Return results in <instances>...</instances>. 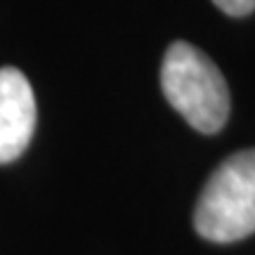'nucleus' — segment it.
I'll return each mask as SVG.
<instances>
[{
	"mask_svg": "<svg viewBox=\"0 0 255 255\" xmlns=\"http://www.w3.org/2000/svg\"><path fill=\"white\" fill-rule=\"evenodd\" d=\"M161 90L180 116L203 135L220 132L229 119V85L215 62L191 43L177 40L165 50Z\"/></svg>",
	"mask_w": 255,
	"mask_h": 255,
	"instance_id": "nucleus-1",
	"label": "nucleus"
},
{
	"mask_svg": "<svg viewBox=\"0 0 255 255\" xmlns=\"http://www.w3.org/2000/svg\"><path fill=\"white\" fill-rule=\"evenodd\" d=\"M36 130V97L26 76L5 66L0 69V165L24 154Z\"/></svg>",
	"mask_w": 255,
	"mask_h": 255,
	"instance_id": "nucleus-3",
	"label": "nucleus"
},
{
	"mask_svg": "<svg viewBox=\"0 0 255 255\" xmlns=\"http://www.w3.org/2000/svg\"><path fill=\"white\" fill-rule=\"evenodd\" d=\"M213 5L229 17H248L255 9V0H213Z\"/></svg>",
	"mask_w": 255,
	"mask_h": 255,
	"instance_id": "nucleus-4",
	"label": "nucleus"
},
{
	"mask_svg": "<svg viewBox=\"0 0 255 255\" xmlns=\"http://www.w3.org/2000/svg\"><path fill=\"white\" fill-rule=\"evenodd\" d=\"M194 229L213 244L255 234V149L227 156L213 170L196 201Z\"/></svg>",
	"mask_w": 255,
	"mask_h": 255,
	"instance_id": "nucleus-2",
	"label": "nucleus"
}]
</instances>
